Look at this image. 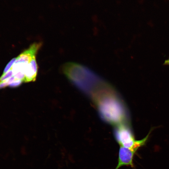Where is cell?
Returning <instances> with one entry per match:
<instances>
[{
  "instance_id": "obj_1",
  "label": "cell",
  "mask_w": 169,
  "mask_h": 169,
  "mask_svg": "<svg viewBox=\"0 0 169 169\" xmlns=\"http://www.w3.org/2000/svg\"><path fill=\"white\" fill-rule=\"evenodd\" d=\"M110 84L102 83L90 95L101 118L115 125L129 123V115L124 102Z\"/></svg>"
},
{
  "instance_id": "obj_2",
  "label": "cell",
  "mask_w": 169,
  "mask_h": 169,
  "mask_svg": "<svg viewBox=\"0 0 169 169\" xmlns=\"http://www.w3.org/2000/svg\"><path fill=\"white\" fill-rule=\"evenodd\" d=\"M67 78L75 85L89 95L101 79L87 67L74 62H68L62 67Z\"/></svg>"
},
{
  "instance_id": "obj_3",
  "label": "cell",
  "mask_w": 169,
  "mask_h": 169,
  "mask_svg": "<svg viewBox=\"0 0 169 169\" xmlns=\"http://www.w3.org/2000/svg\"><path fill=\"white\" fill-rule=\"evenodd\" d=\"M115 139L120 146L129 148L136 151L146 144L149 136L144 139L135 140L129 123H124L116 125L114 131Z\"/></svg>"
},
{
  "instance_id": "obj_4",
  "label": "cell",
  "mask_w": 169,
  "mask_h": 169,
  "mask_svg": "<svg viewBox=\"0 0 169 169\" xmlns=\"http://www.w3.org/2000/svg\"><path fill=\"white\" fill-rule=\"evenodd\" d=\"M136 152L129 148L120 146L119 151L118 163L115 169H118L124 166L134 167L133 159Z\"/></svg>"
},
{
  "instance_id": "obj_5",
  "label": "cell",
  "mask_w": 169,
  "mask_h": 169,
  "mask_svg": "<svg viewBox=\"0 0 169 169\" xmlns=\"http://www.w3.org/2000/svg\"><path fill=\"white\" fill-rule=\"evenodd\" d=\"M41 46V43H35L28 49L21 54L17 58L15 63H21L27 64L33 58L36 56L37 53Z\"/></svg>"
},
{
  "instance_id": "obj_6",
  "label": "cell",
  "mask_w": 169,
  "mask_h": 169,
  "mask_svg": "<svg viewBox=\"0 0 169 169\" xmlns=\"http://www.w3.org/2000/svg\"><path fill=\"white\" fill-rule=\"evenodd\" d=\"M38 66L36 59V56L34 57L27 65L24 72L25 78L24 82H28L34 81L38 72Z\"/></svg>"
},
{
  "instance_id": "obj_7",
  "label": "cell",
  "mask_w": 169,
  "mask_h": 169,
  "mask_svg": "<svg viewBox=\"0 0 169 169\" xmlns=\"http://www.w3.org/2000/svg\"><path fill=\"white\" fill-rule=\"evenodd\" d=\"M16 58H14L9 61L5 67L2 75L6 73L11 69L13 64H14L16 60Z\"/></svg>"
},
{
  "instance_id": "obj_8",
  "label": "cell",
  "mask_w": 169,
  "mask_h": 169,
  "mask_svg": "<svg viewBox=\"0 0 169 169\" xmlns=\"http://www.w3.org/2000/svg\"><path fill=\"white\" fill-rule=\"evenodd\" d=\"M13 76V72L12 69H11L6 73L2 75L0 77V82L4 81Z\"/></svg>"
},
{
  "instance_id": "obj_9",
  "label": "cell",
  "mask_w": 169,
  "mask_h": 169,
  "mask_svg": "<svg viewBox=\"0 0 169 169\" xmlns=\"http://www.w3.org/2000/svg\"><path fill=\"white\" fill-rule=\"evenodd\" d=\"M22 82L21 80L17 79L9 84L8 86L10 87H16L20 86Z\"/></svg>"
},
{
  "instance_id": "obj_10",
  "label": "cell",
  "mask_w": 169,
  "mask_h": 169,
  "mask_svg": "<svg viewBox=\"0 0 169 169\" xmlns=\"http://www.w3.org/2000/svg\"><path fill=\"white\" fill-rule=\"evenodd\" d=\"M8 79L4 81L0 82V89L4 88L8 85L9 84Z\"/></svg>"
},
{
  "instance_id": "obj_11",
  "label": "cell",
  "mask_w": 169,
  "mask_h": 169,
  "mask_svg": "<svg viewBox=\"0 0 169 169\" xmlns=\"http://www.w3.org/2000/svg\"><path fill=\"white\" fill-rule=\"evenodd\" d=\"M164 64L165 65H169V59L166 60L165 61Z\"/></svg>"
}]
</instances>
